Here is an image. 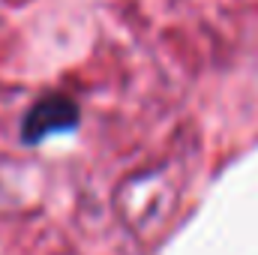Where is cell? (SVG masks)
<instances>
[{
  "label": "cell",
  "instance_id": "cell-1",
  "mask_svg": "<svg viewBox=\"0 0 258 255\" xmlns=\"http://www.w3.org/2000/svg\"><path fill=\"white\" fill-rule=\"evenodd\" d=\"M75 126H78V105L63 93H48L27 108V114L21 120V141L42 144L45 138H51L57 132H69Z\"/></svg>",
  "mask_w": 258,
  "mask_h": 255
}]
</instances>
